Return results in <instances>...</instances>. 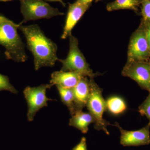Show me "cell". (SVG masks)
<instances>
[{"instance_id":"cell-15","label":"cell","mask_w":150,"mask_h":150,"mask_svg":"<svg viewBox=\"0 0 150 150\" xmlns=\"http://www.w3.org/2000/svg\"><path fill=\"white\" fill-rule=\"evenodd\" d=\"M105 103L106 110L112 115H120L127 110L126 103L120 97H110L105 100Z\"/></svg>"},{"instance_id":"cell-18","label":"cell","mask_w":150,"mask_h":150,"mask_svg":"<svg viewBox=\"0 0 150 150\" xmlns=\"http://www.w3.org/2000/svg\"><path fill=\"white\" fill-rule=\"evenodd\" d=\"M141 5L142 20L150 24V0H142Z\"/></svg>"},{"instance_id":"cell-6","label":"cell","mask_w":150,"mask_h":150,"mask_svg":"<svg viewBox=\"0 0 150 150\" xmlns=\"http://www.w3.org/2000/svg\"><path fill=\"white\" fill-rule=\"evenodd\" d=\"M127 62H149L150 51L146 35V26L141 20L138 28L132 34L127 53Z\"/></svg>"},{"instance_id":"cell-22","label":"cell","mask_w":150,"mask_h":150,"mask_svg":"<svg viewBox=\"0 0 150 150\" xmlns=\"http://www.w3.org/2000/svg\"><path fill=\"white\" fill-rule=\"evenodd\" d=\"M100 1L101 0H77V1L79 2L85 4H91L93 1H95L96 2H97Z\"/></svg>"},{"instance_id":"cell-20","label":"cell","mask_w":150,"mask_h":150,"mask_svg":"<svg viewBox=\"0 0 150 150\" xmlns=\"http://www.w3.org/2000/svg\"><path fill=\"white\" fill-rule=\"evenodd\" d=\"M72 150H87L86 140L85 137H82L80 142L73 148Z\"/></svg>"},{"instance_id":"cell-23","label":"cell","mask_w":150,"mask_h":150,"mask_svg":"<svg viewBox=\"0 0 150 150\" xmlns=\"http://www.w3.org/2000/svg\"><path fill=\"white\" fill-rule=\"evenodd\" d=\"M48 1H58L59 2L61 3V4L64 6V7L66 6V4H65L63 2V1L62 0H48Z\"/></svg>"},{"instance_id":"cell-14","label":"cell","mask_w":150,"mask_h":150,"mask_svg":"<svg viewBox=\"0 0 150 150\" xmlns=\"http://www.w3.org/2000/svg\"><path fill=\"white\" fill-rule=\"evenodd\" d=\"M141 3L142 0H115L108 4L106 9L108 11L119 10H131L138 13Z\"/></svg>"},{"instance_id":"cell-17","label":"cell","mask_w":150,"mask_h":150,"mask_svg":"<svg viewBox=\"0 0 150 150\" xmlns=\"http://www.w3.org/2000/svg\"><path fill=\"white\" fill-rule=\"evenodd\" d=\"M4 91L13 94H17L18 93L16 89L11 83L8 77L0 74V91Z\"/></svg>"},{"instance_id":"cell-21","label":"cell","mask_w":150,"mask_h":150,"mask_svg":"<svg viewBox=\"0 0 150 150\" xmlns=\"http://www.w3.org/2000/svg\"><path fill=\"white\" fill-rule=\"evenodd\" d=\"M144 23L146 26V35L150 51V24L145 23V22Z\"/></svg>"},{"instance_id":"cell-9","label":"cell","mask_w":150,"mask_h":150,"mask_svg":"<svg viewBox=\"0 0 150 150\" xmlns=\"http://www.w3.org/2000/svg\"><path fill=\"white\" fill-rule=\"evenodd\" d=\"M121 132L120 144L123 146H138L150 144V122L139 130L129 131L121 128L118 123L115 125Z\"/></svg>"},{"instance_id":"cell-8","label":"cell","mask_w":150,"mask_h":150,"mask_svg":"<svg viewBox=\"0 0 150 150\" xmlns=\"http://www.w3.org/2000/svg\"><path fill=\"white\" fill-rule=\"evenodd\" d=\"M121 74L135 81L143 89L150 92V63L149 62H127Z\"/></svg>"},{"instance_id":"cell-10","label":"cell","mask_w":150,"mask_h":150,"mask_svg":"<svg viewBox=\"0 0 150 150\" xmlns=\"http://www.w3.org/2000/svg\"><path fill=\"white\" fill-rule=\"evenodd\" d=\"M91 5L82 4L77 1L73 4H69L64 27L61 36L62 39H66L71 35L72 30Z\"/></svg>"},{"instance_id":"cell-25","label":"cell","mask_w":150,"mask_h":150,"mask_svg":"<svg viewBox=\"0 0 150 150\" xmlns=\"http://www.w3.org/2000/svg\"><path fill=\"white\" fill-rule=\"evenodd\" d=\"M149 62L150 63V60H149Z\"/></svg>"},{"instance_id":"cell-12","label":"cell","mask_w":150,"mask_h":150,"mask_svg":"<svg viewBox=\"0 0 150 150\" xmlns=\"http://www.w3.org/2000/svg\"><path fill=\"white\" fill-rule=\"evenodd\" d=\"M83 76L74 71H62L54 72L51 75L50 83L64 88H73L77 84Z\"/></svg>"},{"instance_id":"cell-5","label":"cell","mask_w":150,"mask_h":150,"mask_svg":"<svg viewBox=\"0 0 150 150\" xmlns=\"http://www.w3.org/2000/svg\"><path fill=\"white\" fill-rule=\"evenodd\" d=\"M21 11L23 18L19 23L22 25L30 21L40 19H50L54 16H63L64 13L51 6L43 0H21Z\"/></svg>"},{"instance_id":"cell-19","label":"cell","mask_w":150,"mask_h":150,"mask_svg":"<svg viewBox=\"0 0 150 150\" xmlns=\"http://www.w3.org/2000/svg\"><path fill=\"white\" fill-rule=\"evenodd\" d=\"M139 112L142 115H145L150 122V92L142 104L139 106Z\"/></svg>"},{"instance_id":"cell-16","label":"cell","mask_w":150,"mask_h":150,"mask_svg":"<svg viewBox=\"0 0 150 150\" xmlns=\"http://www.w3.org/2000/svg\"><path fill=\"white\" fill-rule=\"evenodd\" d=\"M56 86L62 102L68 107L72 116L76 112L73 88H64L59 86Z\"/></svg>"},{"instance_id":"cell-13","label":"cell","mask_w":150,"mask_h":150,"mask_svg":"<svg viewBox=\"0 0 150 150\" xmlns=\"http://www.w3.org/2000/svg\"><path fill=\"white\" fill-rule=\"evenodd\" d=\"M95 120L89 112L83 110L76 111L70 118L69 125L80 130L83 134H86L88 131V126L91 123L94 124Z\"/></svg>"},{"instance_id":"cell-11","label":"cell","mask_w":150,"mask_h":150,"mask_svg":"<svg viewBox=\"0 0 150 150\" xmlns=\"http://www.w3.org/2000/svg\"><path fill=\"white\" fill-rule=\"evenodd\" d=\"M74 98L76 112L82 110L86 107L90 95V80L88 77L82 76L74 88H73Z\"/></svg>"},{"instance_id":"cell-7","label":"cell","mask_w":150,"mask_h":150,"mask_svg":"<svg viewBox=\"0 0 150 150\" xmlns=\"http://www.w3.org/2000/svg\"><path fill=\"white\" fill-rule=\"evenodd\" d=\"M52 84H42L35 87L27 86L23 91L25 98L28 105L27 118L32 121L35 114L41 108L48 106L47 102L54 100L48 98L46 95V91L51 88Z\"/></svg>"},{"instance_id":"cell-4","label":"cell","mask_w":150,"mask_h":150,"mask_svg":"<svg viewBox=\"0 0 150 150\" xmlns=\"http://www.w3.org/2000/svg\"><path fill=\"white\" fill-rule=\"evenodd\" d=\"M90 95L86 107L95 120L94 129L97 131H104L109 135L108 126L110 123L103 118V113L106 110V103L102 96V89L99 87L93 79H90Z\"/></svg>"},{"instance_id":"cell-1","label":"cell","mask_w":150,"mask_h":150,"mask_svg":"<svg viewBox=\"0 0 150 150\" xmlns=\"http://www.w3.org/2000/svg\"><path fill=\"white\" fill-rule=\"evenodd\" d=\"M18 29L24 34L27 48L33 55L35 70L54 67L59 60L56 43L46 37L37 24L24 26L19 23Z\"/></svg>"},{"instance_id":"cell-2","label":"cell","mask_w":150,"mask_h":150,"mask_svg":"<svg viewBox=\"0 0 150 150\" xmlns=\"http://www.w3.org/2000/svg\"><path fill=\"white\" fill-rule=\"evenodd\" d=\"M19 24H16L0 13V45L5 48L7 59L14 62H24L27 61L25 44L19 35Z\"/></svg>"},{"instance_id":"cell-24","label":"cell","mask_w":150,"mask_h":150,"mask_svg":"<svg viewBox=\"0 0 150 150\" xmlns=\"http://www.w3.org/2000/svg\"><path fill=\"white\" fill-rule=\"evenodd\" d=\"M11 1H13V0H0V1L6 2ZM20 1H21V0H20Z\"/></svg>"},{"instance_id":"cell-3","label":"cell","mask_w":150,"mask_h":150,"mask_svg":"<svg viewBox=\"0 0 150 150\" xmlns=\"http://www.w3.org/2000/svg\"><path fill=\"white\" fill-rule=\"evenodd\" d=\"M69 38V51L67 58L59 59L62 64V71H74L90 79H94L100 76L99 73H94L90 68L84 56L79 47V41L76 38L71 35Z\"/></svg>"}]
</instances>
